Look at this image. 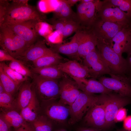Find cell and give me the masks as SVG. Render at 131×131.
I'll use <instances>...</instances> for the list:
<instances>
[{
	"instance_id": "obj_41",
	"label": "cell",
	"mask_w": 131,
	"mask_h": 131,
	"mask_svg": "<svg viewBox=\"0 0 131 131\" xmlns=\"http://www.w3.org/2000/svg\"><path fill=\"white\" fill-rule=\"evenodd\" d=\"M127 54L126 59L128 66L131 70V41L128 45L125 51Z\"/></svg>"
},
{
	"instance_id": "obj_36",
	"label": "cell",
	"mask_w": 131,
	"mask_h": 131,
	"mask_svg": "<svg viewBox=\"0 0 131 131\" xmlns=\"http://www.w3.org/2000/svg\"><path fill=\"white\" fill-rule=\"evenodd\" d=\"M127 110L123 108H120L117 112L115 119V122H120L124 120L126 117L127 115Z\"/></svg>"
},
{
	"instance_id": "obj_38",
	"label": "cell",
	"mask_w": 131,
	"mask_h": 131,
	"mask_svg": "<svg viewBox=\"0 0 131 131\" xmlns=\"http://www.w3.org/2000/svg\"><path fill=\"white\" fill-rule=\"evenodd\" d=\"M14 131H35L29 123L26 122L20 127L15 128Z\"/></svg>"
},
{
	"instance_id": "obj_11",
	"label": "cell",
	"mask_w": 131,
	"mask_h": 131,
	"mask_svg": "<svg viewBox=\"0 0 131 131\" xmlns=\"http://www.w3.org/2000/svg\"><path fill=\"white\" fill-rule=\"evenodd\" d=\"M40 22L32 20L21 22L6 23L0 26H5L11 30L22 38L29 48L34 44L37 37L36 25Z\"/></svg>"
},
{
	"instance_id": "obj_34",
	"label": "cell",
	"mask_w": 131,
	"mask_h": 131,
	"mask_svg": "<svg viewBox=\"0 0 131 131\" xmlns=\"http://www.w3.org/2000/svg\"><path fill=\"white\" fill-rule=\"evenodd\" d=\"M131 19V0H108Z\"/></svg>"
},
{
	"instance_id": "obj_27",
	"label": "cell",
	"mask_w": 131,
	"mask_h": 131,
	"mask_svg": "<svg viewBox=\"0 0 131 131\" xmlns=\"http://www.w3.org/2000/svg\"><path fill=\"white\" fill-rule=\"evenodd\" d=\"M33 72L42 77L51 79L62 78L65 74L57 66H52L40 68L31 67Z\"/></svg>"
},
{
	"instance_id": "obj_26",
	"label": "cell",
	"mask_w": 131,
	"mask_h": 131,
	"mask_svg": "<svg viewBox=\"0 0 131 131\" xmlns=\"http://www.w3.org/2000/svg\"><path fill=\"white\" fill-rule=\"evenodd\" d=\"M54 19L76 20V13L73 12L65 0L58 1V5L54 11Z\"/></svg>"
},
{
	"instance_id": "obj_10",
	"label": "cell",
	"mask_w": 131,
	"mask_h": 131,
	"mask_svg": "<svg viewBox=\"0 0 131 131\" xmlns=\"http://www.w3.org/2000/svg\"><path fill=\"white\" fill-rule=\"evenodd\" d=\"M83 59V64L88 68L90 77L96 79L103 75L111 73L107 64L96 49Z\"/></svg>"
},
{
	"instance_id": "obj_1",
	"label": "cell",
	"mask_w": 131,
	"mask_h": 131,
	"mask_svg": "<svg viewBox=\"0 0 131 131\" xmlns=\"http://www.w3.org/2000/svg\"><path fill=\"white\" fill-rule=\"evenodd\" d=\"M28 0H14L8 2L5 16L0 26L8 23L21 22L35 20L41 22L46 17L35 7L28 5Z\"/></svg>"
},
{
	"instance_id": "obj_43",
	"label": "cell",
	"mask_w": 131,
	"mask_h": 131,
	"mask_svg": "<svg viewBox=\"0 0 131 131\" xmlns=\"http://www.w3.org/2000/svg\"><path fill=\"white\" fill-rule=\"evenodd\" d=\"M81 0H65L66 2L71 7Z\"/></svg>"
},
{
	"instance_id": "obj_13",
	"label": "cell",
	"mask_w": 131,
	"mask_h": 131,
	"mask_svg": "<svg viewBox=\"0 0 131 131\" xmlns=\"http://www.w3.org/2000/svg\"><path fill=\"white\" fill-rule=\"evenodd\" d=\"M79 122L81 126L93 127L101 130L106 129L104 105L98 102L93 106Z\"/></svg>"
},
{
	"instance_id": "obj_7",
	"label": "cell",
	"mask_w": 131,
	"mask_h": 131,
	"mask_svg": "<svg viewBox=\"0 0 131 131\" xmlns=\"http://www.w3.org/2000/svg\"><path fill=\"white\" fill-rule=\"evenodd\" d=\"M102 1L94 0L86 3H80L76 13L77 21L83 29H90L97 17L98 12Z\"/></svg>"
},
{
	"instance_id": "obj_6",
	"label": "cell",
	"mask_w": 131,
	"mask_h": 131,
	"mask_svg": "<svg viewBox=\"0 0 131 131\" xmlns=\"http://www.w3.org/2000/svg\"><path fill=\"white\" fill-rule=\"evenodd\" d=\"M98 102L97 95L81 91L75 101L69 106V125L73 126L81 121L90 109Z\"/></svg>"
},
{
	"instance_id": "obj_35",
	"label": "cell",
	"mask_w": 131,
	"mask_h": 131,
	"mask_svg": "<svg viewBox=\"0 0 131 131\" xmlns=\"http://www.w3.org/2000/svg\"><path fill=\"white\" fill-rule=\"evenodd\" d=\"M67 19H54L47 20L53 25L55 29L61 34L64 26Z\"/></svg>"
},
{
	"instance_id": "obj_17",
	"label": "cell",
	"mask_w": 131,
	"mask_h": 131,
	"mask_svg": "<svg viewBox=\"0 0 131 131\" xmlns=\"http://www.w3.org/2000/svg\"><path fill=\"white\" fill-rule=\"evenodd\" d=\"M131 41V29L130 26L124 27L107 42L117 54L122 56Z\"/></svg>"
},
{
	"instance_id": "obj_31",
	"label": "cell",
	"mask_w": 131,
	"mask_h": 131,
	"mask_svg": "<svg viewBox=\"0 0 131 131\" xmlns=\"http://www.w3.org/2000/svg\"><path fill=\"white\" fill-rule=\"evenodd\" d=\"M15 101L12 95L5 92L0 93V107L1 111H6L15 109Z\"/></svg>"
},
{
	"instance_id": "obj_16",
	"label": "cell",
	"mask_w": 131,
	"mask_h": 131,
	"mask_svg": "<svg viewBox=\"0 0 131 131\" xmlns=\"http://www.w3.org/2000/svg\"><path fill=\"white\" fill-rule=\"evenodd\" d=\"M57 66L64 73L73 79L86 78L90 77L88 68L75 60L66 61Z\"/></svg>"
},
{
	"instance_id": "obj_18",
	"label": "cell",
	"mask_w": 131,
	"mask_h": 131,
	"mask_svg": "<svg viewBox=\"0 0 131 131\" xmlns=\"http://www.w3.org/2000/svg\"><path fill=\"white\" fill-rule=\"evenodd\" d=\"M73 79L77 83L79 90L88 93L108 94L113 92L106 87L99 81L94 78L90 79L85 78Z\"/></svg>"
},
{
	"instance_id": "obj_48",
	"label": "cell",
	"mask_w": 131,
	"mask_h": 131,
	"mask_svg": "<svg viewBox=\"0 0 131 131\" xmlns=\"http://www.w3.org/2000/svg\"><path fill=\"white\" fill-rule=\"evenodd\" d=\"M117 131H126L125 130H124V129H120L119 130H117Z\"/></svg>"
},
{
	"instance_id": "obj_47",
	"label": "cell",
	"mask_w": 131,
	"mask_h": 131,
	"mask_svg": "<svg viewBox=\"0 0 131 131\" xmlns=\"http://www.w3.org/2000/svg\"><path fill=\"white\" fill-rule=\"evenodd\" d=\"M131 81V72L127 75Z\"/></svg>"
},
{
	"instance_id": "obj_23",
	"label": "cell",
	"mask_w": 131,
	"mask_h": 131,
	"mask_svg": "<svg viewBox=\"0 0 131 131\" xmlns=\"http://www.w3.org/2000/svg\"><path fill=\"white\" fill-rule=\"evenodd\" d=\"M0 44L2 49L16 59L17 56L12 36V31L3 26H0Z\"/></svg>"
},
{
	"instance_id": "obj_3",
	"label": "cell",
	"mask_w": 131,
	"mask_h": 131,
	"mask_svg": "<svg viewBox=\"0 0 131 131\" xmlns=\"http://www.w3.org/2000/svg\"><path fill=\"white\" fill-rule=\"evenodd\" d=\"M40 106L41 114L47 117L57 129H66L70 126L68 123L69 106L61 104L55 99L41 101Z\"/></svg>"
},
{
	"instance_id": "obj_44",
	"label": "cell",
	"mask_w": 131,
	"mask_h": 131,
	"mask_svg": "<svg viewBox=\"0 0 131 131\" xmlns=\"http://www.w3.org/2000/svg\"><path fill=\"white\" fill-rule=\"evenodd\" d=\"M6 92L1 82H0V93Z\"/></svg>"
},
{
	"instance_id": "obj_21",
	"label": "cell",
	"mask_w": 131,
	"mask_h": 131,
	"mask_svg": "<svg viewBox=\"0 0 131 131\" xmlns=\"http://www.w3.org/2000/svg\"><path fill=\"white\" fill-rule=\"evenodd\" d=\"M33 90V94L29 103L20 112L24 120L29 123L33 121L41 113L40 105L34 91Z\"/></svg>"
},
{
	"instance_id": "obj_45",
	"label": "cell",
	"mask_w": 131,
	"mask_h": 131,
	"mask_svg": "<svg viewBox=\"0 0 131 131\" xmlns=\"http://www.w3.org/2000/svg\"><path fill=\"white\" fill-rule=\"evenodd\" d=\"M94 0H81L80 3H86L91 2Z\"/></svg>"
},
{
	"instance_id": "obj_39",
	"label": "cell",
	"mask_w": 131,
	"mask_h": 131,
	"mask_svg": "<svg viewBox=\"0 0 131 131\" xmlns=\"http://www.w3.org/2000/svg\"><path fill=\"white\" fill-rule=\"evenodd\" d=\"M123 129L127 131H131V115L127 116L123 121Z\"/></svg>"
},
{
	"instance_id": "obj_5",
	"label": "cell",
	"mask_w": 131,
	"mask_h": 131,
	"mask_svg": "<svg viewBox=\"0 0 131 131\" xmlns=\"http://www.w3.org/2000/svg\"><path fill=\"white\" fill-rule=\"evenodd\" d=\"M32 79L33 89L41 102L59 98V83L57 79L45 78L36 74H33Z\"/></svg>"
},
{
	"instance_id": "obj_9",
	"label": "cell",
	"mask_w": 131,
	"mask_h": 131,
	"mask_svg": "<svg viewBox=\"0 0 131 131\" xmlns=\"http://www.w3.org/2000/svg\"><path fill=\"white\" fill-rule=\"evenodd\" d=\"M110 77L101 76L98 78L106 88L121 96L131 98V81L126 75L110 73Z\"/></svg>"
},
{
	"instance_id": "obj_40",
	"label": "cell",
	"mask_w": 131,
	"mask_h": 131,
	"mask_svg": "<svg viewBox=\"0 0 131 131\" xmlns=\"http://www.w3.org/2000/svg\"><path fill=\"white\" fill-rule=\"evenodd\" d=\"M11 127L0 117V131H11Z\"/></svg>"
},
{
	"instance_id": "obj_37",
	"label": "cell",
	"mask_w": 131,
	"mask_h": 131,
	"mask_svg": "<svg viewBox=\"0 0 131 131\" xmlns=\"http://www.w3.org/2000/svg\"><path fill=\"white\" fill-rule=\"evenodd\" d=\"M17 60L9 54L7 51L2 49H0V61H10Z\"/></svg>"
},
{
	"instance_id": "obj_28",
	"label": "cell",
	"mask_w": 131,
	"mask_h": 131,
	"mask_svg": "<svg viewBox=\"0 0 131 131\" xmlns=\"http://www.w3.org/2000/svg\"><path fill=\"white\" fill-rule=\"evenodd\" d=\"M29 123L35 131H52L54 127L52 122L41 113L35 120Z\"/></svg>"
},
{
	"instance_id": "obj_12",
	"label": "cell",
	"mask_w": 131,
	"mask_h": 131,
	"mask_svg": "<svg viewBox=\"0 0 131 131\" xmlns=\"http://www.w3.org/2000/svg\"><path fill=\"white\" fill-rule=\"evenodd\" d=\"M124 27H125L97 17L90 29L97 39L108 42Z\"/></svg>"
},
{
	"instance_id": "obj_20",
	"label": "cell",
	"mask_w": 131,
	"mask_h": 131,
	"mask_svg": "<svg viewBox=\"0 0 131 131\" xmlns=\"http://www.w3.org/2000/svg\"><path fill=\"white\" fill-rule=\"evenodd\" d=\"M79 45L77 34L75 33L70 42L63 44H55L51 49L59 54H64L69 57L78 60Z\"/></svg>"
},
{
	"instance_id": "obj_49",
	"label": "cell",
	"mask_w": 131,
	"mask_h": 131,
	"mask_svg": "<svg viewBox=\"0 0 131 131\" xmlns=\"http://www.w3.org/2000/svg\"><path fill=\"white\" fill-rule=\"evenodd\" d=\"M130 27L131 28V26H130Z\"/></svg>"
},
{
	"instance_id": "obj_24",
	"label": "cell",
	"mask_w": 131,
	"mask_h": 131,
	"mask_svg": "<svg viewBox=\"0 0 131 131\" xmlns=\"http://www.w3.org/2000/svg\"><path fill=\"white\" fill-rule=\"evenodd\" d=\"M63 57L54 51L32 62L33 67L40 68L46 67L57 66L64 62Z\"/></svg>"
},
{
	"instance_id": "obj_8",
	"label": "cell",
	"mask_w": 131,
	"mask_h": 131,
	"mask_svg": "<svg viewBox=\"0 0 131 131\" xmlns=\"http://www.w3.org/2000/svg\"><path fill=\"white\" fill-rule=\"evenodd\" d=\"M97 17L124 27L131 25V19L108 0L102 1Z\"/></svg>"
},
{
	"instance_id": "obj_46",
	"label": "cell",
	"mask_w": 131,
	"mask_h": 131,
	"mask_svg": "<svg viewBox=\"0 0 131 131\" xmlns=\"http://www.w3.org/2000/svg\"><path fill=\"white\" fill-rule=\"evenodd\" d=\"M54 131H68L66 128H61L56 129Z\"/></svg>"
},
{
	"instance_id": "obj_32",
	"label": "cell",
	"mask_w": 131,
	"mask_h": 131,
	"mask_svg": "<svg viewBox=\"0 0 131 131\" xmlns=\"http://www.w3.org/2000/svg\"><path fill=\"white\" fill-rule=\"evenodd\" d=\"M83 29L76 19L67 20L61 33L63 38L67 37L74 32Z\"/></svg>"
},
{
	"instance_id": "obj_15",
	"label": "cell",
	"mask_w": 131,
	"mask_h": 131,
	"mask_svg": "<svg viewBox=\"0 0 131 131\" xmlns=\"http://www.w3.org/2000/svg\"><path fill=\"white\" fill-rule=\"evenodd\" d=\"M76 33L79 44L78 60H80L96 49L97 39L90 29H83Z\"/></svg>"
},
{
	"instance_id": "obj_19",
	"label": "cell",
	"mask_w": 131,
	"mask_h": 131,
	"mask_svg": "<svg viewBox=\"0 0 131 131\" xmlns=\"http://www.w3.org/2000/svg\"><path fill=\"white\" fill-rule=\"evenodd\" d=\"M54 51L48 48L44 42H37L30 46L19 58L26 61H34L39 58Z\"/></svg>"
},
{
	"instance_id": "obj_30",
	"label": "cell",
	"mask_w": 131,
	"mask_h": 131,
	"mask_svg": "<svg viewBox=\"0 0 131 131\" xmlns=\"http://www.w3.org/2000/svg\"><path fill=\"white\" fill-rule=\"evenodd\" d=\"M0 66L2 67L6 74L19 87H20L22 83L27 81V77L23 76L13 70L4 62L0 63Z\"/></svg>"
},
{
	"instance_id": "obj_14",
	"label": "cell",
	"mask_w": 131,
	"mask_h": 131,
	"mask_svg": "<svg viewBox=\"0 0 131 131\" xmlns=\"http://www.w3.org/2000/svg\"><path fill=\"white\" fill-rule=\"evenodd\" d=\"M59 82L60 98L58 102L62 104L70 106L74 102L81 91L77 83L69 79L65 74Z\"/></svg>"
},
{
	"instance_id": "obj_25",
	"label": "cell",
	"mask_w": 131,
	"mask_h": 131,
	"mask_svg": "<svg viewBox=\"0 0 131 131\" xmlns=\"http://www.w3.org/2000/svg\"><path fill=\"white\" fill-rule=\"evenodd\" d=\"M1 111L0 117L11 127H13L15 128H18L27 122L20 113L16 110Z\"/></svg>"
},
{
	"instance_id": "obj_4",
	"label": "cell",
	"mask_w": 131,
	"mask_h": 131,
	"mask_svg": "<svg viewBox=\"0 0 131 131\" xmlns=\"http://www.w3.org/2000/svg\"><path fill=\"white\" fill-rule=\"evenodd\" d=\"M98 102L105 107L106 129L114 124L115 119L118 110L121 108L131 104V98L121 96L113 91L108 94L97 95Z\"/></svg>"
},
{
	"instance_id": "obj_2",
	"label": "cell",
	"mask_w": 131,
	"mask_h": 131,
	"mask_svg": "<svg viewBox=\"0 0 131 131\" xmlns=\"http://www.w3.org/2000/svg\"><path fill=\"white\" fill-rule=\"evenodd\" d=\"M97 46L111 73L126 75L129 74L131 71L126 59L116 53L107 42L97 39Z\"/></svg>"
},
{
	"instance_id": "obj_33",
	"label": "cell",
	"mask_w": 131,
	"mask_h": 131,
	"mask_svg": "<svg viewBox=\"0 0 131 131\" xmlns=\"http://www.w3.org/2000/svg\"><path fill=\"white\" fill-rule=\"evenodd\" d=\"M8 66L11 69L23 76L32 78V72L25 66L20 61L17 59L10 62Z\"/></svg>"
},
{
	"instance_id": "obj_42",
	"label": "cell",
	"mask_w": 131,
	"mask_h": 131,
	"mask_svg": "<svg viewBox=\"0 0 131 131\" xmlns=\"http://www.w3.org/2000/svg\"><path fill=\"white\" fill-rule=\"evenodd\" d=\"M76 131H102L101 130L96 128L79 126L76 128Z\"/></svg>"
},
{
	"instance_id": "obj_22",
	"label": "cell",
	"mask_w": 131,
	"mask_h": 131,
	"mask_svg": "<svg viewBox=\"0 0 131 131\" xmlns=\"http://www.w3.org/2000/svg\"><path fill=\"white\" fill-rule=\"evenodd\" d=\"M33 93L32 83L26 81L21 86L16 98L15 99V110L21 111L29 104Z\"/></svg>"
},
{
	"instance_id": "obj_29",
	"label": "cell",
	"mask_w": 131,
	"mask_h": 131,
	"mask_svg": "<svg viewBox=\"0 0 131 131\" xmlns=\"http://www.w3.org/2000/svg\"><path fill=\"white\" fill-rule=\"evenodd\" d=\"M0 82L3 86L6 92L13 96L20 87L6 74L0 66Z\"/></svg>"
}]
</instances>
